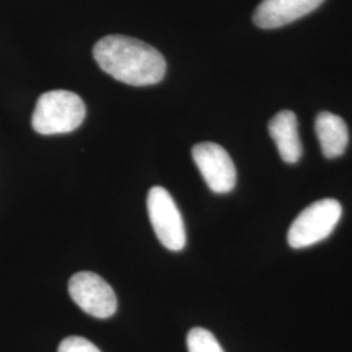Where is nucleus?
<instances>
[{"label":"nucleus","instance_id":"nucleus-3","mask_svg":"<svg viewBox=\"0 0 352 352\" xmlns=\"http://www.w3.org/2000/svg\"><path fill=\"white\" fill-rule=\"evenodd\" d=\"M342 217V205L334 199L314 202L296 217L289 227V245L302 250L327 239Z\"/></svg>","mask_w":352,"mask_h":352},{"label":"nucleus","instance_id":"nucleus-7","mask_svg":"<svg viewBox=\"0 0 352 352\" xmlns=\"http://www.w3.org/2000/svg\"><path fill=\"white\" fill-rule=\"evenodd\" d=\"M324 0H263L253 14V23L261 29L287 25L314 12Z\"/></svg>","mask_w":352,"mask_h":352},{"label":"nucleus","instance_id":"nucleus-10","mask_svg":"<svg viewBox=\"0 0 352 352\" xmlns=\"http://www.w3.org/2000/svg\"><path fill=\"white\" fill-rule=\"evenodd\" d=\"M188 352H225L213 333L204 327H193L187 336Z\"/></svg>","mask_w":352,"mask_h":352},{"label":"nucleus","instance_id":"nucleus-2","mask_svg":"<svg viewBox=\"0 0 352 352\" xmlns=\"http://www.w3.org/2000/svg\"><path fill=\"white\" fill-rule=\"evenodd\" d=\"M85 115V103L76 93L51 90L38 98L32 126L39 135L69 133L82 124Z\"/></svg>","mask_w":352,"mask_h":352},{"label":"nucleus","instance_id":"nucleus-6","mask_svg":"<svg viewBox=\"0 0 352 352\" xmlns=\"http://www.w3.org/2000/svg\"><path fill=\"white\" fill-rule=\"evenodd\" d=\"M193 161L208 187L214 193L225 195L236 186V168L230 154L221 145L201 142L192 149Z\"/></svg>","mask_w":352,"mask_h":352},{"label":"nucleus","instance_id":"nucleus-9","mask_svg":"<svg viewBox=\"0 0 352 352\" xmlns=\"http://www.w3.org/2000/svg\"><path fill=\"white\" fill-rule=\"evenodd\" d=\"M316 135L324 155L333 160L340 157L349 145V128L336 113H320L316 118Z\"/></svg>","mask_w":352,"mask_h":352},{"label":"nucleus","instance_id":"nucleus-1","mask_svg":"<svg viewBox=\"0 0 352 352\" xmlns=\"http://www.w3.org/2000/svg\"><path fill=\"white\" fill-rule=\"evenodd\" d=\"M93 55L106 74L132 87L158 84L166 74L164 55L136 38L103 37L96 43Z\"/></svg>","mask_w":352,"mask_h":352},{"label":"nucleus","instance_id":"nucleus-8","mask_svg":"<svg viewBox=\"0 0 352 352\" xmlns=\"http://www.w3.org/2000/svg\"><path fill=\"white\" fill-rule=\"evenodd\" d=\"M269 133L277 145L280 158L286 164L299 162L302 146L295 113L289 110L278 113L269 123Z\"/></svg>","mask_w":352,"mask_h":352},{"label":"nucleus","instance_id":"nucleus-4","mask_svg":"<svg viewBox=\"0 0 352 352\" xmlns=\"http://www.w3.org/2000/svg\"><path fill=\"white\" fill-rule=\"evenodd\" d=\"M148 213L158 240L168 251L184 250L187 243L184 221L173 196L164 187H153L148 193Z\"/></svg>","mask_w":352,"mask_h":352},{"label":"nucleus","instance_id":"nucleus-5","mask_svg":"<svg viewBox=\"0 0 352 352\" xmlns=\"http://www.w3.org/2000/svg\"><path fill=\"white\" fill-rule=\"evenodd\" d=\"M68 291L76 305L96 318H109L118 309L113 287L93 272L76 273L69 279Z\"/></svg>","mask_w":352,"mask_h":352},{"label":"nucleus","instance_id":"nucleus-11","mask_svg":"<svg viewBox=\"0 0 352 352\" xmlns=\"http://www.w3.org/2000/svg\"><path fill=\"white\" fill-rule=\"evenodd\" d=\"M58 352H101L90 340L82 337H68L60 342Z\"/></svg>","mask_w":352,"mask_h":352}]
</instances>
